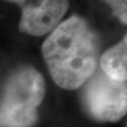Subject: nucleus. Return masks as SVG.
I'll list each match as a JSON object with an SVG mask.
<instances>
[{
  "label": "nucleus",
  "mask_w": 127,
  "mask_h": 127,
  "mask_svg": "<svg viewBox=\"0 0 127 127\" xmlns=\"http://www.w3.org/2000/svg\"><path fill=\"white\" fill-rule=\"evenodd\" d=\"M46 94L42 75L33 67H22L7 79L0 102V127H31Z\"/></svg>",
  "instance_id": "f03ea898"
},
{
  "label": "nucleus",
  "mask_w": 127,
  "mask_h": 127,
  "mask_svg": "<svg viewBox=\"0 0 127 127\" xmlns=\"http://www.w3.org/2000/svg\"><path fill=\"white\" fill-rule=\"evenodd\" d=\"M98 53L96 33L78 16L62 22L42 45V55L53 81L67 90L81 88L92 76Z\"/></svg>",
  "instance_id": "f257e3e1"
},
{
  "label": "nucleus",
  "mask_w": 127,
  "mask_h": 127,
  "mask_svg": "<svg viewBox=\"0 0 127 127\" xmlns=\"http://www.w3.org/2000/svg\"><path fill=\"white\" fill-rule=\"evenodd\" d=\"M21 9L19 29L33 36H41L55 29L69 7L68 0H6Z\"/></svg>",
  "instance_id": "20e7f679"
},
{
  "label": "nucleus",
  "mask_w": 127,
  "mask_h": 127,
  "mask_svg": "<svg viewBox=\"0 0 127 127\" xmlns=\"http://www.w3.org/2000/svg\"><path fill=\"white\" fill-rule=\"evenodd\" d=\"M127 39L126 36L114 47L110 48L103 54L100 61L101 70L107 76L124 82L127 77Z\"/></svg>",
  "instance_id": "39448f33"
},
{
  "label": "nucleus",
  "mask_w": 127,
  "mask_h": 127,
  "mask_svg": "<svg viewBox=\"0 0 127 127\" xmlns=\"http://www.w3.org/2000/svg\"><path fill=\"white\" fill-rule=\"evenodd\" d=\"M84 85L83 104L87 112L95 120L117 122L126 114V81H116L108 77L102 70H95Z\"/></svg>",
  "instance_id": "7ed1b4c3"
},
{
  "label": "nucleus",
  "mask_w": 127,
  "mask_h": 127,
  "mask_svg": "<svg viewBox=\"0 0 127 127\" xmlns=\"http://www.w3.org/2000/svg\"><path fill=\"white\" fill-rule=\"evenodd\" d=\"M108 4L112 7L113 14L120 19L123 23H126V0H105Z\"/></svg>",
  "instance_id": "423d86ee"
}]
</instances>
